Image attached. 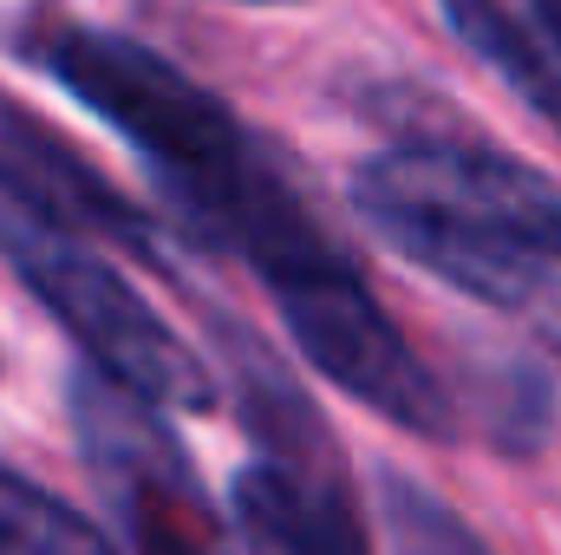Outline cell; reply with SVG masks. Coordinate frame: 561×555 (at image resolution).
<instances>
[{
    "label": "cell",
    "instance_id": "6da1fadb",
    "mask_svg": "<svg viewBox=\"0 0 561 555\" xmlns=\"http://www.w3.org/2000/svg\"><path fill=\"white\" fill-rule=\"evenodd\" d=\"M353 209L444 287L529 307L561 287V190L483 144H399L353 170Z\"/></svg>",
    "mask_w": 561,
    "mask_h": 555
},
{
    "label": "cell",
    "instance_id": "7a4b0ae2",
    "mask_svg": "<svg viewBox=\"0 0 561 555\" xmlns=\"http://www.w3.org/2000/svg\"><path fill=\"white\" fill-rule=\"evenodd\" d=\"M33 59L79 99L92 105L112 132L138 144V157L157 170L163 196L183 203L222 177H236L262 144L229 118L222 99H209L196 79H183L163 53H150L125 33L105 26H53Z\"/></svg>",
    "mask_w": 561,
    "mask_h": 555
},
{
    "label": "cell",
    "instance_id": "3957f363",
    "mask_svg": "<svg viewBox=\"0 0 561 555\" xmlns=\"http://www.w3.org/2000/svg\"><path fill=\"white\" fill-rule=\"evenodd\" d=\"M262 281H268L280 320H287V333H294V347L307 353L313 373H327L340 393H353L366 412H379L386 424H399L412 438H437V444L457 438L450 393L405 347L392 314L373 301L359 269L327 236L280 256L275 269H262Z\"/></svg>",
    "mask_w": 561,
    "mask_h": 555
},
{
    "label": "cell",
    "instance_id": "277c9868",
    "mask_svg": "<svg viewBox=\"0 0 561 555\" xmlns=\"http://www.w3.org/2000/svg\"><path fill=\"white\" fill-rule=\"evenodd\" d=\"M0 249L33 287V301L79 340V353L92 360V373L118 380L125 393H138L157 412H203L216 406V380L209 366L183 347V333L138 301V287L105 269L99 256H85L79 242L33 229L20 216L0 209Z\"/></svg>",
    "mask_w": 561,
    "mask_h": 555
},
{
    "label": "cell",
    "instance_id": "5b68a950",
    "mask_svg": "<svg viewBox=\"0 0 561 555\" xmlns=\"http://www.w3.org/2000/svg\"><path fill=\"white\" fill-rule=\"evenodd\" d=\"M66 412H72V438L79 457L112 510V523L125 530V543L138 555H236L222 517L209 510L176 431L144 406L138 393H125L105 373H72L66 386Z\"/></svg>",
    "mask_w": 561,
    "mask_h": 555
},
{
    "label": "cell",
    "instance_id": "8992f818",
    "mask_svg": "<svg viewBox=\"0 0 561 555\" xmlns=\"http://www.w3.org/2000/svg\"><path fill=\"white\" fill-rule=\"evenodd\" d=\"M0 209L66 242H112L138 262H163L157 223L7 92H0Z\"/></svg>",
    "mask_w": 561,
    "mask_h": 555
},
{
    "label": "cell",
    "instance_id": "52a82bcc",
    "mask_svg": "<svg viewBox=\"0 0 561 555\" xmlns=\"http://www.w3.org/2000/svg\"><path fill=\"white\" fill-rule=\"evenodd\" d=\"M236 523L255 555H366L346 477L255 464L236 477Z\"/></svg>",
    "mask_w": 561,
    "mask_h": 555
},
{
    "label": "cell",
    "instance_id": "ba28073f",
    "mask_svg": "<svg viewBox=\"0 0 561 555\" xmlns=\"http://www.w3.org/2000/svg\"><path fill=\"white\" fill-rule=\"evenodd\" d=\"M222 360H229V373H236V399H242L249 431L268 444V464L307 471V477H346L327 418L307 406V393L294 386V373L280 366L255 333H242V327L222 320Z\"/></svg>",
    "mask_w": 561,
    "mask_h": 555
},
{
    "label": "cell",
    "instance_id": "9c48e42d",
    "mask_svg": "<svg viewBox=\"0 0 561 555\" xmlns=\"http://www.w3.org/2000/svg\"><path fill=\"white\" fill-rule=\"evenodd\" d=\"M444 7V20H450V33L490 66V72H503V86L523 99V105H536L549 125L561 132V46L536 26V20H516L503 0H437Z\"/></svg>",
    "mask_w": 561,
    "mask_h": 555
},
{
    "label": "cell",
    "instance_id": "30bf717a",
    "mask_svg": "<svg viewBox=\"0 0 561 555\" xmlns=\"http://www.w3.org/2000/svg\"><path fill=\"white\" fill-rule=\"evenodd\" d=\"M0 555H118L112 536L59 503L53 490L26 484L20 471L0 464Z\"/></svg>",
    "mask_w": 561,
    "mask_h": 555
},
{
    "label": "cell",
    "instance_id": "8fae6325",
    "mask_svg": "<svg viewBox=\"0 0 561 555\" xmlns=\"http://www.w3.org/2000/svg\"><path fill=\"white\" fill-rule=\"evenodd\" d=\"M386 517H392L405 555H483L477 536H470L457 517H444L419 484H405V477H386Z\"/></svg>",
    "mask_w": 561,
    "mask_h": 555
},
{
    "label": "cell",
    "instance_id": "7c38bea8",
    "mask_svg": "<svg viewBox=\"0 0 561 555\" xmlns=\"http://www.w3.org/2000/svg\"><path fill=\"white\" fill-rule=\"evenodd\" d=\"M529 13H536V26L561 46V0H529Z\"/></svg>",
    "mask_w": 561,
    "mask_h": 555
},
{
    "label": "cell",
    "instance_id": "4fadbf2b",
    "mask_svg": "<svg viewBox=\"0 0 561 555\" xmlns=\"http://www.w3.org/2000/svg\"><path fill=\"white\" fill-rule=\"evenodd\" d=\"M242 7H294V0H242Z\"/></svg>",
    "mask_w": 561,
    "mask_h": 555
},
{
    "label": "cell",
    "instance_id": "5bb4252c",
    "mask_svg": "<svg viewBox=\"0 0 561 555\" xmlns=\"http://www.w3.org/2000/svg\"><path fill=\"white\" fill-rule=\"evenodd\" d=\"M556 347H561V340H556Z\"/></svg>",
    "mask_w": 561,
    "mask_h": 555
}]
</instances>
